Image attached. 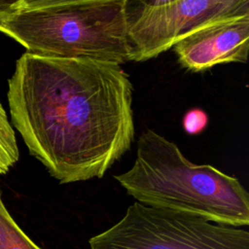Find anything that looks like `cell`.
I'll return each mask as SVG.
<instances>
[{
    "label": "cell",
    "instance_id": "10",
    "mask_svg": "<svg viewBox=\"0 0 249 249\" xmlns=\"http://www.w3.org/2000/svg\"><path fill=\"white\" fill-rule=\"evenodd\" d=\"M96 1H105V0H19L18 12L32 11V10H39V9L50 8V7L60 6V5L88 3V2H96Z\"/></svg>",
    "mask_w": 249,
    "mask_h": 249
},
{
    "label": "cell",
    "instance_id": "1",
    "mask_svg": "<svg viewBox=\"0 0 249 249\" xmlns=\"http://www.w3.org/2000/svg\"><path fill=\"white\" fill-rule=\"evenodd\" d=\"M133 87L120 64L24 53L8 82L14 126L60 184L102 178L129 149Z\"/></svg>",
    "mask_w": 249,
    "mask_h": 249
},
{
    "label": "cell",
    "instance_id": "9",
    "mask_svg": "<svg viewBox=\"0 0 249 249\" xmlns=\"http://www.w3.org/2000/svg\"><path fill=\"white\" fill-rule=\"evenodd\" d=\"M209 119L205 111L199 108H193L184 115L182 124L188 134L196 135L206 128Z\"/></svg>",
    "mask_w": 249,
    "mask_h": 249
},
{
    "label": "cell",
    "instance_id": "2",
    "mask_svg": "<svg viewBox=\"0 0 249 249\" xmlns=\"http://www.w3.org/2000/svg\"><path fill=\"white\" fill-rule=\"evenodd\" d=\"M114 177L142 204L233 227L249 224V194L236 177L210 164L193 163L174 142L153 129L141 133L133 165Z\"/></svg>",
    "mask_w": 249,
    "mask_h": 249
},
{
    "label": "cell",
    "instance_id": "3",
    "mask_svg": "<svg viewBox=\"0 0 249 249\" xmlns=\"http://www.w3.org/2000/svg\"><path fill=\"white\" fill-rule=\"evenodd\" d=\"M130 0H105L19 11L0 18V32L48 57H88L124 64Z\"/></svg>",
    "mask_w": 249,
    "mask_h": 249
},
{
    "label": "cell",
    "instance_id": "6",
    "mask_svg": "<svg viewBox=\"0 0 249 249\" xmlns=\"http://www.w3.org/2000/svg\"><path fill=\"white\" fill-rule=\"evenodd\" d=\"M172 48L180 64L193 72L221 63L246 62L249 15L206 23L184 35Z\"/></svg>",
    "mask_w": 249,
    "mask_h": 249
},
{
    "label": "cell",
    "instance_id": "8",
    "mask_svg": "<svg viewBox=\"0 0 249 249\" xmlns=\"http://www.w3.org/2000/svg\"><path fill=\"white\" fill-rule=\"evenodd\" d=\"M19 159L16 133L0 102V174H6Z\"/></svg>",
    "mask_w": 249,
    "mask_h": 249
},
{
    "label": "cell",
    "instance_id": "12",
    "mask_svg": "<svg viewBox=\"0 0 249 249\" xmlns=\"http://www.w3.org/2000/svg\"><path fill=\"white\" fill-rule=\"evenodd\" d=\"M174 0H137L138 5H150V6H159L172 2Z\"/></svg>",
    "mask_w": 249,
    "mask_h": 249
},
{
    "label": "cell",
    "instance_id": "11",
    "mask_svg": "<svg viewBox=\"0 0 249 249\" xmlns=\"http://www.w3.org/2000/svg\"><path fill=\"white\" fill-rule=\"evenodd\" d=\"M19 0H0V18L18 12Z\"/></svg>",
    "mask_w": 249,
    "mask_h": 249
},
{
    "label": "cell",
    "instance_id": "5",
    "mask_svg": "<svg viewBox=\"0 0 249 249\" xmlns=\"http://www.w3.org/2000/svg\"><path fill=\"white\" fill-rule=\"evenodd\" d=\"M249 15V0H174L128 9L130 59L145 61L173 47L184 35L214 20Z\"/></svg>",
    "mask_w": 249,
    "mask_h": 249
},
{
    "label": "cell",
    "instance_id": "7",
    "mask_svg": "<svg viewBox=\"0 0 249 249\" xmlns=\"http://www.w3.org/2000/svg\"><path fill=\"white\" fill-rule=\"evenodd\" d=\"M0 249H43L38 246L18 225L4 200L0 189Z\"/></svg>",
    "mask_w": 249,
    "mask_h": 249
},
{
    "label": "cell",
    "instance_id": "4",
    "mask_svg": "<svg viewBox=\"0 0 249 249\" xmlns=\"http://www.w3.org/2000/svg\"><path fill=\"white\" fill-rule=\"evenodd\" d=\"M90 249H249V232L200 216L134 202Z\"/></svg>",
    "mask_w": 249,
    "mask_h": 249
}]
</instances>
